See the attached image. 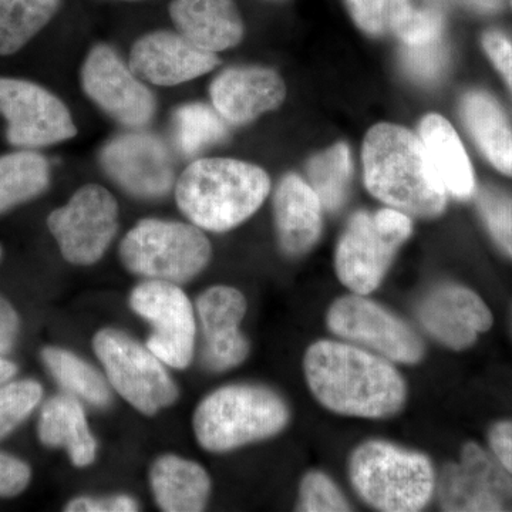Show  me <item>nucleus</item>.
I'll return each mask as SVG.
<instances>
[{
    "label": "nucleus",
    "instance_id": "obj_1",
    "mask_svg": "<svg viewBox=\"0 0 512 512\" xmlns=\"http://www.w3.org/2000/svg\"><path fill=\"white\" fill-rule=\"evenodd\" d=\"M303 369L313 396L333 413L386 419L406 403V382L393 363L349 342L313 343Z\"/></svg>",
    "mask_w": 512,
    "mask_h": 512
},
{
    "label": "nucleus",
    "instance_id": "obj_2",
    "mask_svg": "<svg viewBox=\"0 0 512 512\" xmlns=\"http://www.w3.org/2000/svg\"><path fill=\"white\" fill-rule=\"evenodd\" d=\"M367 190L384 204L414 217H437L447 190L423 143L396 124L370 128L362 151Z\"/></svg>",
    "mask_w": 512,
    "mask_h": 512
},
{
    "label": "nucleus",
    "instance_id": "obj_3",
    "mask_svg": "<svg viewBox=\"0 0 512 512\" xmlns=\"http://www.w3.org/2000/svg\"><path fill=\"white\" fill-rule=\"evenodd\" d=\"M271 191L258 165L232 158H202L185 168L175 185V200L198 228L225 232L248 220Z\"/></svg>",
    "mask_w": 512,
    "mask_h": 512
},
{
    "label": "nucleus",
    "instance_id": "obj_4",
    "mask_svg": "<svg viewBox=\"0 0 512 512\" xmlns=\"http://www.w3.org/2000/svg\"><path fill=\"white\" fill-rule=\"evenodd\" d=\"M289 417L288 404L274 390L258 384H229L198 404L192 426L202 448L227 453L276 436Z\"/></svg>",
    "mask_w": 512,
    "mask_h": 512
},
{
    "label": "nucleus",
    "instance_id": "obj_5",
    "mask_svg": "<svg viewBox=\"0 0 512 512\" xmlns=\"http://www.w3.org/2000/svg\"><path fill=\"white\" fill-rule=\"evenodd\" d=\"M356 493L379 511H421L436 491L433 464L424 454L382 440L360 444L349 461Z\"/></svg>",
    "mask_w": 512,
    "mask_h": 512
},
{
    "label": "nucleus",
    "instance_id": "obj_6",
    "mask_svg": "<svg viewBox=\"0 0 512 512\" xmlns=\"http://www.w3.org/2000/svg\"><path fill=\"white\" fill-rule=\"evenodd\" d=\"M211 255L210 241L202 229L177 221L138 222L120 245V258L128 271L177 285L200 275Z\"/></svg>",
    "mask_w": 512,
    "mask_h": 512
},
{
    "label": "nucleus",
    "instance_id": "obj_7",
    "mask_svg": "<svg viewBox=\"0 0 512 512\" xmlns=\"http://www.w3.org/2000/svg\"><path fill=\"white\" fill-rule=\"evenodd\" d=\"M413 222L406 212L384 208L376 214L357 212L336 249V274L353 293L376 291L392 265L397 249L410 238Z\"/></svg>",
    "mask_w": 512,
    "mask_h": 512
},
{
    "label": "nucleus",
    "instance_id": "obj_8",
    "mask_svg": "<svg viewBox=\"0 0 512 512\" xmlns=\"http://www.w3.org/2000/svg\"><path fill=\"white\" fill-rule=\"evenodd\" d=\"M93 349L110 386L144 416H154L177 402L180 390L164 363L127 333L100 330Z\"/></svg>",
    "mask_w": 512,
    "mask_h": 512
},
{
    "label": "nucleus",
    "instance_id": "obj_9",
    "mask_svg": "<svg viewBox=\"0 0 512 512\" xmlns=\"http://www.w3.org/2000/svg\"><path fill=\"white\" fill-rule=\"evenodd\" d=\"M63 258L70 264H96L106 254L119 229V204L109 190L87 184L64 207L47 218Z\"/></svg>",
    "mask_w": 512,
    "mask_h": 512
},
{
    "label": "nucleus",
    "instance_id": "obj_10",
    "mask_svg": "<svg viewBox=\"0 0 512 512\" xmlns=\"http://www.w3.org/2000/svg\"><path fill=\"white\" fill-rule=\"evenodd\" d=\"M328 328L340 339L386 357L390 362L414 365L424 345L406 322L382 305L353 293L336 299L328 312Z\"/></svg>",
    "mask_w": 512,
    "mask_h": 512
},
{
    "label": "nucleus",
    "instance_id": "obj_11",
    "mask_svg": "<svg viewBox=\"0 0 512 512\" xmlns=\"http://www.w3.org/2000/svg\"><path fill=\"white\" fill-rule=\"evenodd\" d=\"M130 306L153 329L147 348L165 366L187 369L194 357L197 323L183 289L173 282L148 279L133 289Z\"/></svg>",
    "mask_w": 512,
    "mask_h": 512
},
{
    "label": "nucleus",
    "instance_id": "obj_12",
    "mask_svg": "<svg viewBox=\"0 0 512 512\" xmlns=\"http://www.w3.org/2000/svg\"><path fill=\"white\" fill-rule=\"evenodd\" d=\"M0 114L8 121L9 143L37 148L70 140L77 127L59 97L39 84L0 77Z\"/></svg>",
    "mask_w": 512,
    "mask_h": 512
},
{
    "label": "nucleus",
    "instance_id": "obj_13",
    "mask_svg": "<svg viewBox=\"0 0 512 512\" xmlns=\"http://www.w3.org/2000/svg\"><path fill=\"white\" fill-rule=\"evenodd\" d=\"M82 86L93 103L123 126H147L156 114V99L116 50L97 45L82 67Z\"/></svg>",
    "mask_w": 512,
    "mask_h": 512
},
{
    "label": "nucleus",
    "instance_id": "obj_14",
    "mask_svg": "<svg viewBox=\"0 0 512 512\" xmlns=\"http://www.w3.org/2000/svg\"><path fill=\"white\" fill-rule=\"evenodd\" d=\"M436 490L444 511H501L512 500V476L493 453L468 443L460 461L441 471Z\"/></svg>",
    "mask_w": 512,
    "mask_h": 512
},
{
    "label": "nucleus",
    "instance_id": "obj_15",
    "mask_svg": "<svg viewBox=\"0 0 512 512\" xmlns=\"http://www.w3.org/2000/svg\"><path fill=\"white\" fill-rule=\"evenodd\" d=\"M100 163L111 180L134 197L151 200L173 190V158L163 141L153 134L114 137L101 150Z\"/></svg>",
    "mask_w": 512,
    "mask_h": 512
},
{
    "label": "nucleus",
    "instance_id": "obj_16",
    "mask_svg": "<svg viewBox=\"0 0 512 512\" xmlns=\"http://www.w3.org/2000/svg\"><path fill=\"white\" fill-rule=\"evenodd\" d=\"M220 64L217 53L195 46L178 32L157 30L134 43L128 66L138 79L156 86H178L210 73Z\"/></svg>",
    "mask_w": 512,
    "mask_h": 512
},
{
    "label": "nucleus",
    "instance_id": "obj_17",
    "mask_svg": "<svg viewBox=\"0 0 512 512\" xmlns=\"http://www.w3.org/2000/svg\"><path fill=\"white\" fill-rule=\"evenodd\" d=\"M247 309L244 293L231 286H212L197 299L204 362L211 370L234 369L247 359L249 342L241 332Z\"/></svg>",
    "mask_w": 512,
    "mask_h": 512
},
{
    "label": "nucleus",
    "instance_id": "obj_18",
    "mask_svg": "<svg viewBox=\"0 0 512 512\" xmlns=\"http://www.w3.org/2000/svg\"><path fill=\"white\" fill-rule=\"evenodd\" d=\"M417 315L429 335L456 350L470 348L480 333L493 326V315L483 299L460 285H441L431 291Z\"/></svg>",
    "mask_w": 512,
    "mask_h": 512
},
{
    "label": "nucleus",
    "instance_id": "obj_19",
    "mask_svg": "<svg viewBox=\"0 0 512 512\" xmlns=\"http://www.w3.org/2000/svg\"><path fill=\"white\" fill-rule=\"evenodd\" d=\"M210 93L212 106L227 123L241 126L278 109L285 100L286 87L275 70L235 66L215 77Z\"/></svg>",
    "mask_w": 512,
    "mask_h": 512
},
{
    "label": "nucleus",
    "instance_id": "obj_20",
    "mask_svg": "<svg viewBox=\"0 0 512 512\" xmlns=\"http://www.w3.org/2000/svg\"><path fill=\"white\" fill-rule=\"evenodd\" d=\"M275 222L285 254L299 256L311 251L322 232L318 194L299 175H286L275 192Z\"/></svg>",
    "mask_w": 512,
    "mask_h": 512
},
{
    "label": "nucleus",
    "instance_id": "obj_21",
    "mask_svg": "<svg viewBox=\"0 0 512 512\" xmlns=\"http://www.w3.org/2000/svg\"><path fill=\"white\" fill-rule=\"evenodd\" d=\"M170 16L178 33L207 52L231 49L244 37L234 0H173Z\"/></svg>",
    "mask_w": 512,
    "mask_h": 512
},
{
    "label": "nucleus",
    "instance_id": "obj_22",
    "mask_svg": "<svg viewBox=\"0 0 512 512\" xmlns=\"http://www.w3.org/2000/svg\"><path fill=\"white\" fill-rule=\"evenodd\" d=\"M150 483L158 507L167 512L202 511L211 494L207 471L195 461L174 454L154 461Z\"/></svg>",
    "mask_w": 512,
    "mask_h": 512
},
{
    "label": "nucleus",
    "instance_id": "obj_23",
    "mask_svg": "<svg viewBox=\"0 0 512 512\" xmlns=\"http://www.w3.org/2000/svg\"><path fill=\"white\" fill-rule=\"evenodd\" d=\"M39 437L47 447L64 448L76 467L90 466L96 460L97 441L82 403L72 394L53 397L43 406Z\"/></svg>",
    "mask_w": 512,
    "mask_h": 512
},
{
    "label": "nucleus",
    "instance_id": "obj_24",
    "mask_svg": "<svg viewBox=\"0 0 512 512\" xmlns=\"http://www.w3.org/2000/svg\"><path fill=\"white\" fill-rule=\"evenodd\" d=\"M420 138L447 192L460 200L471 197L476 188L473 167L453 126L439 114H429L420 123Z\"/></svg>",
    "mask_w": 512,
    "mask_h": 512
},
{
    "label": "nucleus",
    "instance_id": "obj_25",
    "mask_svg": "<svg viewBox=\"0 0 512 512\" xmlns=\"http://www.w3.org/2000/svg\"><path fill=\"white\" fill-rule=\"evenodd\" d=\"M464 123L491 164L512 175V128L493 97L470 92L461 103Z\"/></svg>",
    "mask_w": 512,
    "mask_h": 512
},
{
    "label": "nucleus",
    "instance_id": "obj_26",
    "mask_svg": "<svg viewBox=\"0 0 512 512\" xmlns=\"http://www.w3.org/2000/svg\"><path fill=\"white\" fill-rule=\"evenodd\" d=\"M42 357L49 372L66 392L94 407L109 406V380L82 357L62 348L43 349Z\"/></svg>",
    "mask_w": 512,
    "mask_h": 512
},
{
    "label": "nucleus",
    "instance_id": "obj_27",
    "mask_svg": "<svg viewBox=\"0 0 512 512\" xmlns=\"http://www.w3.org/2000/svg\"><path fill=\"white\" fill-rule=\"evenodd\" d=\"M49 164L33 151L0 157V212L37 197L49 185Z\"/></svg>",
    "mask_w": 512,
    "mask_h": 512
},
{
    "label": "nucleus",
    "instance_id": "obj_28",
    "mask_svg": "<svg viewBox=\"0 0 512 512\" xmlns=\"http://www.w3.org/2000/svg\"><path fill=\"white\" fill-rule=\"evenodd\" d=\"M62 0H0V56L19 52L60 8Z\"/></svg>",
    "mask_w": 512,
    "mask_h": 512
},
{
    "label": "nucleus",
    "instance_id": "obj_29",
    "mask_svg": "<svg viewBox=\"0 0 512 512\" xmlns=\"http://www.w3.org/2000/svg\"><path fill=\"white\" fill-rule=\"evenodd\" d=\"M446 0H389L387 23L406 45L443 35Z\"/></svg>",
    "mask_w": 512,
    "mask_h": 512
},
{
    "label": "nucleus",
    "instance_id": "obj_30",
    "mask_svg": "<svg viewBox=\"0 0 512 512\" xmlns=\"http://www.w3.org/2000/svg\"><path fill=\"white\" fill-rule=\"evenodd\" d=\"M308 177L323 208L328 211L339 210L348 197L352 177V158L348 146L339 143L313 157L309 161Z\"/></svg>",
    "mask_w": 512,
    "mask_h": 512
},
{
    "label": "nucleus",
    "instance_id": "obj_31",
    "mask_svg": "<svg viewBox=\"0 0 512 512\" xmlns=\"http://www.w3.org/2000/svg\"><path fill=\"white\" fill-rule=\"evenodd\" d=\"M175 137L185 156L200 154L204 148L221 143L228 136L227 120L207 104L192 103L174 114Z\"/></svg>",
    "mask_w": 512,
    "mask_h": 512
},
{
    "label": "nucleus",
    "instance_id": "obj_32",
    "mask_svg": "<svg viewBox=\"0 0 512 512\" xmlns=\"http://www.w3.org/2000/svg\"><path fill=\"white\" fill-rule=\"evenodd\" d=\"M448 63V47L443 35L429 42L406 45L400 50V64L414 82L433 84L439 82Z\"/></svg>",
    "mask_w": 512,
    "mask_h": 512
},
{
    "label": "nucleus",
    "instance_id": "obj_33",
    "mask_svg": "<svg viewBox=\"0 0 512 512\" xmlns=\"http://www.w3.org/2000/svg\"><path fill=\"white\" fill-rule=\"evenodd\" d=\"M36 380H20L0 389V439L12 433L42 400Z\"/></svg>",
    "mask_w": 512,
    "mask_h": 512
},
{
    "label": "nucleus",
    "instance_id": "obj_34",
    "mask_svg": "<svg viewBox=\"0 0 512 512\" xmlns=\"http://www.w3.org/2000/svg\"><path fill=\"white\" fill-rule=\"evenodd\" d=\"M478 210L495 241L512 256V197L497 188L478 192Z\"/></svg>",
    "mask_w": 512,
    "mask_h": 512
},
{
    "label": "nucleus",
    "instance_id": "obj_35",
    "mask_svg": "<svg viewBox=\"0 0 512 512\" xmlns=\"http://www.w3.org/2000/svg\"><path fill=\"white\" fill-rule=\"evenodd\" d=\"M299 511H350L349 501L332 478L322 471H311L303 477L299 488Z\"/></svg>",
    "mask_w": 512,
    "mask_h": 512
},
{
    "label": "nucleus",
    "instance_id": "obj_36",
    "mask_svg": "<svg viewBox=\"0 0 512 512\" xmlns=\"http://www.w3.org/2000/svg\"><path fill=\"white\" fill-rule=\"evenodd\" d=\"M356 25L369 35H382L387 23L389 0H346Z\"/></svg>",
    "mask_w": 512,
    "mask_h": 512
},
{
    "label": "nucleus",
    "instance_id": "obj_37",
    "mask_svg": "<svg viewBox=\"0 0 512 512\" xmlns=\"http://www.w3.org/2000/svg\"><path fill=\"white\" fill-rule=\"evenodd\" d=\"M69 512H134L140 510L136 498L126 494L111 497H77L66 505Z\"/></svg>",
    "mask_w": 512,
    "mask_h": 512
},
{
    "label": "nucleus",
    "instance_id": "obj_38",
    "mask_svg": "<svg viewBox=\"0 0 512 512\" xmlns=\"http://www.w3.org/2000/svg\"><path fill=\"white\" fill-rule=\"evenodd\" d=\"M30 468L18 458L0 453V497H13L28 487Z\"/></svg>",
    "mask_w": 512,
    "mask_h": 512
},
{
    "label": "nucleus",
    "instance_id": "obj_39",
    "mask_svg": "<svg viewBox=\"0 0 512 512\" xmlns=\"http://www.w3.org/2000/svg\"><path fill=\"white\" fill-rule=\"evenodd\" d=\"M483 46L512 93V43L503 33L487 32L483 37Z\"/></svg>",
    "mask_w": 512,
    "mask_h": 512
},
{
    "label": "nucleus",
    "instance_id": "obj_40",
    "mask_svg": "<svg viewBox=\"0 0 512 512\" xmlns=\"http://www.w3.org/2000/svg\"><path fill=\"white\" fill-rule=\"evenodd\" d=\"M491 453L512 476V421L495 424L490 431Z\"/></svg>",
    "mask_w": 512,
    "mask_h": 512
},
{
    "label": "nucleus",
    "instance_id": "obj_41",
    "mask_svg": "<svg viewBox=\"0 0 512 512\" xmlns=\"http://www.w3.org/2000/svg\"><path fill=\"white\" fill-rule=\"evenodd\" d=\"M19 332L18 313L0 296V355L10 352Z\"/></svg>",
    "mask_w": 512,
    "mask_h": 512
},
{
    "label": "nucleus",
    "instance_id": "obj_42",
    "mask_svg": "<svg viewBox=\"0 0 512 512\" xmlns=\"http://www.w3.org/2000/svg\"><path fill=\"white\" fill-rule=\"evenodd\" d=\"M461 2L477 12L494 13L503 8L505 0H461Z\"/></svg>",
    "mask_w": 512,
    "mask_h": 512
},
{
    "label": "nucleus",
    "instance_id": "obj_43",
    "mask_svg": "<svg viewBox=\"0 0 512 512\" xmlns=\"http://www.w3.org/2000/svg\"><path fill=\"white\" fill-rule=\"evenodd\" d=\"M16 370L18 369H16L12 362L0 357V383L8 382L9 379H12L16 375Z\"/></svg>",
    "mask_w": 512,
    "mask_h": 512
},
{
    "label": "nucleus",
    "instance_id": "obj_44",
    "mask_svg": "<svg viewBox=\"0 0 512 512\" xmlns=\"http://www.w3.org/2000/svg\"><path fill=\"white\" fill-rule=\"evenodd\" d=\"M0 256H2V249H0Z\"/></svg>",
    "mask_w": 512,
    "mask_h": 512
},
{
    "label": "nucleus",
    "instance_id": "obj_45",
    "mask_svg": "<svg viewBox=\"0 0 512 512\" xmlns=\"http://www.w3.org/2000/svg\"><path fill=\"white\" fill-rule=\"evenodd\" d=\"M511 6H512V0H511Z\"/></svg>",
    "mask_w": 512,
    "mask_h": 512
}]
</instances>
